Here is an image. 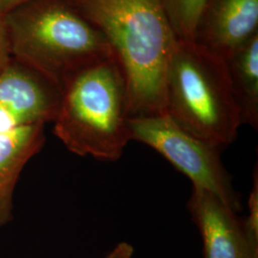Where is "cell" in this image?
Here are the masks:
<instances>
[{
  "label": "cell",
  "instance_id": "cell-1",
  "mask_svg": "<svg viewBox=\"0 0 258 258\" xmlns=\"http://www.w3.org/2000/svg\"><path fill=\"white\" fill-rule=\"evenodd\" d=\"M109 42L123 73L130 118L166 114L177 39L161 0H71Z\"/></svg>",
  "mask_w": 258,
  "mask_h": 258
},
{
  "label": "cell",
  "instance_id": "cell-2",
  "mask_svg": "<svg viewBox=\"0 0 258 258\" xmlns=\"http://www.w3.org/2000/svg\"><path fill=\"white\" fill-rule=\"evenodd\" d=\"M12 55L61 90L86 67L115 56L109 42L71 0H32L4 16Z\"/></svg>",
  "mask_w": 258,
  "mask_h": 258
},
{
  "label": "cell",
  "instance_id": "cell-3",
  "mask_svg": "<svg viewBox=\"0 0 258 258\" xmlns=\"http://www.w3.org/2000/svg\"><path fill=\"white\" fill-rule=\"evenodd\" d=\"M129 119L126 82L113 56L65 83L54 134L76 155L115 162L131 141Z\"/></svg>",
  "mask_w": 258,
  "mask_h": 258
},
{
  "label": "cell",
  "instance_id": "cell-4",
  "mask_svg": "<svg viewBox=\"0 0 258 258\" xmlns=\"http://www.w3.org/2000/svg\"><path fill=\"white\" fill-rule=\"evenodd\" d=\"M166 114L187 133L223 149L242 125L224 59L177 40L166 76Z\"/></svg>",
  "mask_w": 258,
  "mask_h": 258
},
{
  "label": "cell",
  "instance_id": "cell-5",
  "mask_svg": "<svg viewBox=\"0 0 258 258\" xmlns=\"http://www.w3.org/2000/svg\"><path fill=\"white\" fill-rule=\"evenodd\" d=\"M128 123L131 141L156 150L192 186L211 191L234 212L241 210V198L222 162L221 149L187 133L166 114L130 118Z\"/></svg>",
  "mask_w": 258,
  "mask_h": 258
},
{
  "label": "cell",
  "instance_id": "cell-6",
  "mask_svg": "<svg viewBox=\"0 0 258 258\" xmlns=\"http://www.w3.org/2000/svg\"><path fill=\"white\" fill-rule=\"evenodd\" d=\"M61 94L57 84L19 61L11 60L0 73V109L19 126L54 121Z\"/></svg>",
  "mask_w": 258,
  "mask_h": 258
},
{
  "label": "cell",
  "instance_id": "cell-7",
  "mask_svg": "<svg viewBox=\"0 0 258 258\" xmlns=\"http://www.w3.org/2000/svg\"><path fill=\"white\" fill-rule=\"evenodd\" d=\"M258 34V0H207L194 41L225 59Z\"/></svg>",
  "mask_w": 258,
  "mask_h": 258
},
{
  "label": "cell",
  "instance_id": "cell-8",
  "mask_svg": "<svg viewBox=\"0 0 258 258\" xmlns=\"http://www.w3.org/2000/svg\"><path fill=\"white\" fill-rule=\"evenodd\" d=\"M187 210L202 236L205 258H258L249 248L236 212L216 195L192 186Z\"/></svg>",
  "mask_w": 258,
  "mask_h": 258
},
{
  "label": "cell",
  "instance_id": "cell-9",
  "mask_svg": "<svg viewBox=\"0 0 258 258\" xmlns=\"http://www.w3.org/2000/svg\"><path fill=\"white\" fill-rule=\"evenodd\" d=\"M44 124H29L0 133V228L11 219L12 198L19 174L44 144Z\"/></svg>",
  "mask_w": 258,
  "mask_h": 258
},
{
  "label": "cell",
  "instance_id": "cell-10",
  "mask_svg": "<svg viewBox=\"0 0 258 258\" xmlns=\"http://www.w3.org/2000/svg\"><path fill=\"white\" fill-rule=\"evenodd\" d=\"M242 124L258 128V34L225 59Z\"/></svg>",
  "mask_w": 258,
  "mask_h": 258
},
{
  "label": "cell",
  "instance_id": "cell-11",
  "mask_svg": "<svg viewBox=\"0 0 258 258\" xmlns=\"http://www.w3.org/2000/svg\"><path fill=\"white\" fill-rule=\"evenodd\" d=\"M207 0H161L176 39L192 41L197 21Z\"/></svg>",
  "mask_w": 258,
  "mask_h": 258
},
{
  "label": "cell",
  "instance_id": "cell-12",
  "mask_svg": "<svg viewBox=\"0 0 258 258\" xmlns=\"http://www.w3.org/2000/svg\"><path fill=\"white\" fill-rule=\"evenodd\" d=\"M252 187L249 197V213L243 222V229L252 253L258 257V170L255 166L252 178Z\"/></svg>",
  "mask_w": 258,
  "mask_h": 258
},
{
  "label": "cell",
  "instance_id": "cell-13",
  "mask_svg": "<svg viewBox=\"0 0 258 258\" xmlns=\"http://www.w3.org/2000/svg\"><path fill=\"white\" fill-rule=\"evenodd\" d=\"M11 44L4 16L0 15V73L11 62Z\"/></svg>",
  "mask_w": 258,
  "mask_h": 258
},
{
  "label": "cell",
  "instance_id": "cell-14",
  "mask_svg": "<svg viewBox=\"0 0 258 258\" xmlns=\"http://www.w3.org/2000/svg\"><path fill=\"white\" fill-rule=\"evenodd\" d=\"M134 248L127 242H120L105 258H133Z\"/></svg>",
  "mask_w": 258,
  "mask_h": 258
},
{
  "label": "cell",
  "instance_id": "cell-15",
  "mask_svg": "<svg viewBox=\"0 0 258 258\" xmlns=\"http://www.w3.org/2000/svg\"><path fill=\"white\" fill-rule=\"evenodd\" d=\"M32 0H0V15L5 16L11 11Z\"/></svg>",
  "mask_w": 258,
  "mask_h": 258
}]
</instances>
